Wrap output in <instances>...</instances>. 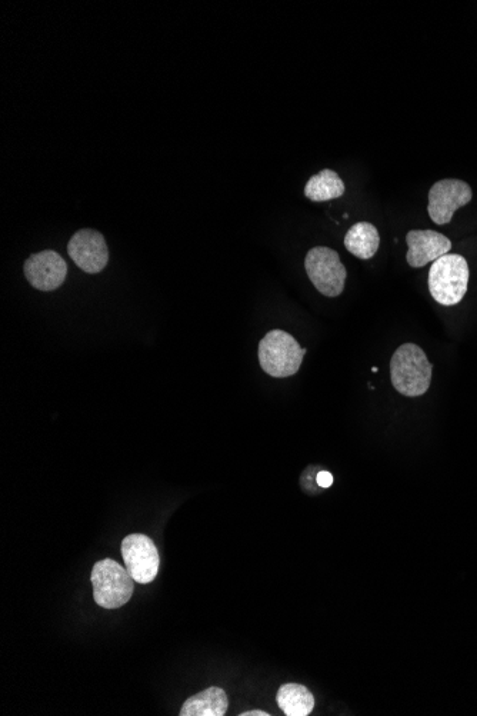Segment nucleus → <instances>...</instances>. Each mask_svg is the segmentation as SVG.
Segmentation results:
<instances>
[{
	"label": "nucleus",
	"instance_id": "nucleus-17",
	"mask_svg": "<svg viewBox=\"0 0 477 716\" xmlns=\"http://www.w3.org/2000/svg\"><path fill=\"white\" fill-rule=\"evenodd\" d=\"M372 372H373V374H376V372H379V369H378V368H372Z\"/></svg>",
	"mask_w": 477,
	"mask_h": 716
},
{
	"label": "nucleus",
	"instance_id": "nucleus-12",
	"mask_svg": "<svg viewBox=\"0 0 477 716\" xmlns=\"http://www.w3.org/2000/svg\"><path fill=\"white\" fill-rule=\"evenodd\" d=\"M380 236L375 225L359 222L345 236V248L356 258L368 261L379 251Z\"/></svg>",
	"mask_w": 477,
	"mask_h": 716
},
{
	"label": "nucleus",
	"instance_id": "nucleus-3",
	"mask_svg": "<svg viewBox=\"0 0 477 716\" xmlns=\"http://www.w3.org/2000/svg\"><path fill=\"white\" fill-rule=\"evenodd\" d=\"M306 349L290 333L273 329L259 343V364L273 378L298 374Z\"/></svg>",
	"mask_w": 477,
	"mask_h": 716
},
{
	"label": "nucleus",
	"instance_id": "nucleus-5",
	"mask_svg": "<svg viewBox=\"0 0 477 716\" xmlns=\"http://www.w3.org/2000/svg\"><path fill=\"white\" fill-rule=\"evenodd\" d=\"M305 268L313 286L322 295L336 298L345 289L348 271L340 262L339 253L328 246H316L310 249L305 259Z\"/></svg>",
	"mask_w": 477,
	"mask_h": 716
},
{
	"label": "nucleus",
	"instance_id": "nucleus-11",
	"mask_svg": "<svg viewBox=\"0 0 477 716\" xmlns=\"http://www.w3.org/2000/svg\"><path fill=\"white\" fill-rule=\"evenodd\" d=\"M229 708L226 692L218 686L190 696L180 709V716H223Z\"/></svg>",
	"mask_w": 477,
	"mask_h": 716
},
{
	"label": "nucleus",
	"instance_id": "nucleus-16",
	"mask_svg": "<svg viewBox=\"0 0 477 716\" xmlns=\"http://www.w3.org/2000/svg\"><path fill=\"white\" fill-rule=\"evenodd\" d=\"M268 712L265 711H249V712H243V714H240V716H269Z\"/></svg>",
	"mask_w": 477,
	"mask_h": 716
},
{
	"label": "nucleus",
	"instance_id": "nucleus-2",
	"mask_svg": "<svg viewBox=\"0 0 477 716\" xmlns=\"http://www.w3.org/2000/svg\"><path fill=\"white\" fill-rule=\"evenodd\" d=\"M469 265L458 253H448L432 263L429 271V291L443 306H455L468 292Z\"/></svg>",
	"mask_w": 477,
	"mask_h": 716
},
{
	"label": "nucleus",
	"instance_id": "nucleus-15",
	"mask_svg": "<svg viewBox=\"0 0 477 716\" xmlns=\"http://www.w3.org/2000/svg\"><path fill=\"white\" fill-rule=\"evenodd\" d=\"M316 484L323 489L330 488V486L333 485L332 474H329V472L326 471L319 472L318 476H316Z\"/></svg>",
	"mask_w": 477,
	"mask_h": 716
},
{
	"label": "nucleus",
	"instance_id": "nucleus-8",
	"mask_svg": "<svg viewBox=\"0 0 477 716\" xmlns=\"http://www.w3.org/2000/svg\"><path fill=\"white\" fill-rule=\"evenodd\" d=\"M68 252L72 261L86 273L102 272L109 262L105 238L93 229L76 232L69 241Z\"/></svg>",
	"mask_w": 477,
	"mask_h": 716
},
{
	"label": "nucleus",
	"instance_id": "nucleus-9",
	"mask_svg": "<svg viewBox=\"0 0 477 716\" xmlns=\"http://www.w3.org/2000/svg\"><path fill=\"white\" fill-rule=\"evenodd\" d=\"M26 279L33 288L50 292L58 289L68 275V265L59 253L43 251L30 256L25 262Z\"/></svg>",
	"mask_w": 477,
	"mask_h": 716
},
{
	"label": "nucleus",
	"instance_id": "nucleus-13",
	"mask_svg": "<svg viewBox=\"0 0 477 716\" xmlns=\"http://www.w3.org/2000/svg\"><path fill=\"white\" fill-rule=\"evenodd\" d=\"M276 699L283 714L288 716H308L315 708V696L306 686L299 684L280 686Z\"/></svg>",
	"mask_w": 477,
	"mask_h": 716
},
{
	"label": "nucleus",
	"instance_id": "nucleus-4",
	"mask_svg": "<svg viewBox=\"0 0 477 716\" xmlns=\"http://www.w3.org/2000/svg\"><path fill=\"white\" fill-rule=\"evenodd\" d=\"M90 581L93 585V598L100 608L118 609L128 604L135 591V579L113 559L96 562Z\"/></svg>",
	"mask_w": 477,
	"mask_h": 716
},
{
	"label": "nucleus",
	"instance_id": "nucleus-1",
	"mask_svg": "<svg viewBox=\"0 0 477 716\" xmlns=\"http://www.w3.org/2000/svg\"><path fill=\"white\" fill-rule=\"evenodd\" d=\"M433 366L428 356L415 343L399 346L390 359V378L398 394L418 398L429 391Z\"/></svg>",
	"mask_w": 477,
	"mask_h": 716
},
{
	"label": "nucleus",
	"instance_id": "nucleus-7",
	"mask_svg": "<svg viewBox=\"0 0 477 716\" xmlns=\"http://www.w3.org/2000/svg\"><path fill=\"white\" fill-rule=\"evenodd\" d=\"M473 192L468 183L460 179H442L429 191L428 212L436 225H448L462 206L472 201Z\"/></svg>",
	"mask_w": 477,
	"mask_h": 716
},
{
	"label": "nucleus",
	"instance_id": "nucleus-10",
	"mask_svg": "<svg viewBox=\"0 0 477 716\" xmlns=\"http://www.w3.org/2000/svg\"><path fill=\"white\" fill-rule=\"evenodd\" d=\"M406 242L409 248L406 261L410 268H423L448 255L452 249L450 239L436 231H410L406 235Z\"/></svg>",
	"mask_w": 477,
	"mask_h": 716
},
{
	"label": "nucleus",
	"instance_id": "nucleus-14",
	"mask_svg": "<svg viewBox=\"0 0 477 716\" xmlns=\"http://www.w3.org/2000/svg\"><path fill=\"white\" fill-rule=\"evenodd\" d=\"M345 183L332 169H323L306 183L305 196L312 202H328L345 195Z\"/></svg>",
	"mask_w": 477,
	"mask_h": 716
},
{
	"label": "nucleus",
	"instance_id": "nucleus-6",
	"mask_svg": "<svg viewBox=\"0 0 477 716\" xmlns=\"http://www.w3.org/2000/svg\"><path fill=\"white\" fill-rule=\"evenodd\" d=\"M122 558L129 574L138 584H150L159 574L158 548L149 536L143 534L126 536L122 542Z\"/></svg>",
	"mask_w": 477,
	"mask_h": 716
}]
</instances>
